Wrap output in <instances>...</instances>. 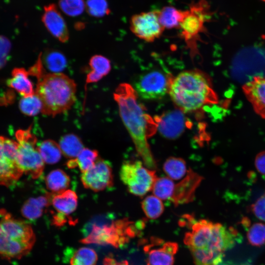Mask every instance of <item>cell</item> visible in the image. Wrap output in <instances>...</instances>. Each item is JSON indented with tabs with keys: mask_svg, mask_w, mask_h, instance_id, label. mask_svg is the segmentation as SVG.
<instances>
[{
	"mask_svg": "<svg viewBox=\"0 0 265 265\" xmlns=\"http://www.w3.org/2000/svg\"><path fill=\"white\" fill-rule=\"evenodd\" d=\"M138 95L130 84H119L113 93L121 119L129 132L139 156L145 166L155 170L156 162L147 139L157 131V125L138 100Z\"/></svg>",
	"mask_w": 265,
	"mask_h": 265,
	"instance_id": "obj_1",
	"label": "cell"
},
{
	"mask_svg": "<svg viewBox=\"0 0 265 265\" xmlns=\"http://www.w3.org/2000/svg\"><path fill=\"white\" fill-rule=\"evenodd\" d=\"M188 218L191 230L185 234L184 242L190 251L194 265H219L225 252L237 241V231L207 219Z\"/></svg>",
	"mask_w": 265,
	"mask_h": 265,
	"instance_id": "obj_2",
	"label": "cell"
},
{
	"mask_svg": "<svg viewBox=\"0 0 265 265\" xmlns=\"http://www.w3.org/2000/svg\"><path fill=\"white\" fill-rule=\"evenodd\" d=\"M172 100L183 112H193L218 103L216 94L202 73L186 71L173 78L169 92Z\"/></svg>",
	"mask_w": 265,
	"mask_h": 265,
	"instance_id": "obj_3",
	"label": "cell"
},
{
	"mask_svg": "<svg viewBox=\"0 0 265 265\" xmlns=\"http://www.w3.org/2000/svg\"><path fill=\"white\" fill-rule=\"evenodd\" d=\"M35 90L42 103L41 112L53 117L69 110L76 100L74 80L60 73H47L39 76Z\"/></svg>",
	"mask_w": 265,
	"mask_h": 265,
	"instance_id": "obj_4",
	"label": "cell"
},
{
	"mask_svg": "<svg viewBox=\"0 0 265 265\" xmlns=\"http://www.w3.org/2000/svg\"><path fill=\"white\" fill-rule=\"evenodd\" d=\"M36 240L31 226L24 220L15 218L9 213L0 219V257L20 259L28 254Z\"/></svg>",
	"mask_w": 265,
	"mask_h": 265,
	"instance_id": "obj_5",
	"label": "cell"
},
{
	"mask_svg": "<svg viewBox=\"0 0 265 265\" xmlns=\"http://www.w3.org/2000/svg\"><path fill=\"white\" fill-rule=\"evenodd\" d=\"M137 234L133 222L127 218L116 220L109 225H94L85 238L80 240L83 244L110 245L118 248L127 243Z\"/></svg>",
	"mask_w": 265,
	"mask_h": 265,
	"instance_id": "obj_6",
	"label": "cell"
},
{
	"mask_svg": "<svg viewBox=\"0 0 265 265\" xmlns=\"http://www.w3.org/2000/svg\"><path fill=\"white\" fill-rule=\"evenodd\" d=\"M17 142V160L24 173L33 179L38 178L43 173L44 162L37 145V139L30 128L19 130L16 132Z\"/></svg>",
	"mask_w": 265,
	"mask_h": 265,
	"instance_id": "obj_7",
	"label": "cell"
},
{
	"mask_svg": "<svg viewBox=\"0 0 265 265\" xmlns=\"http://www.w3.org/2000/svg\"><path fill=\"white\" fill-rule=\"evenodd\" d=\"M141 161H127L122 165L120 177L129 192L142 196L152 190L157 179L155 170L143 166Z\"/></svg>",
	"mask_w": 265,
	"mask_h": 265,
	"instance_id": "obj_8",
	"label": "cell"
},
{
	"mask_svg": "<svg viewBox=\"0 0 265 265\" xmlns=\"http://www.w3.org/2000/svg\"><path fill=\"white\" fill-rule=\"evenodd\" d=\"M17 160V142L0 136V185L13 186L23 174Z\"/></svg>",
	"mask_w": 265,
	"mask_h": 265,
	"instance_id": "obj_9",
	"label": "cell"
},
{
	"mask_svg": "<svg viewBox=\"0 0 265 265\" xmlns=\"http://www.w3.org/2000/svg\"><path fill=\"white\" fill-rule=\"evenodd\" d=\"M171 75L159 70H152L141 74L134 84L138 96L145 100L162 98L169 92L173 79Z\"/></svg>",
	"mask_w": 265,
	"mask_h": 265,
	"instance_id": "obj_10",
	"label": "cell"
},
{
	"mask_svg": "<svg viewBox=\"0 0 265 265\" xmlns=\"http://www.w3.org/2000/svg\"><path fill=\"white\" fill-rule=\"evenodd\" d=\"M130 24L132 32L146 42L154 41L164 30L159 20V10L134 14L131 17Z\"/></svg>",
	"mask_w": 265,
	"mask_h": 265,
	"instance_id": "obj_11",
	"label": "cell"
},
{
	"mask_svg": "<svg viewBox=\"0 0 265 265\" xmlns=\"http://www.w3.org/2000/svg\"><path fill=\"white\" fill-rule=\"evenodd\" d=\"M209 6L206 0H199L192 4L180 24L183 36L186 40L197 37L203 31L204 23L210 17Z\"/></svg>",
	"mask_w": 265,
	"mask_h": 265,
	"instance_id": "obj_12",
	"label": "cell"
},
{
	"mask_svg": "<svg viewBox=\"0 0 265 265\" xmlns=\"http://www.w3.org/2000/svg\"><path fill=\"white\" fill-rule=\"evenodd\" d=\"M178 249L176 242H164L160 238L152 237L143 247L146 265H174Z\"/></svg>",
	"mask_w": 265,
	"mask_h": 265,
	"instance_id": "obj_13",
	"label": "cell"
},
{
	"mask_svg": "<svg viewBox=\"0 0 265 265\" xmlns=\"http://www.w3.org/2000/svg\"><path fill=\"white\" fill-rule=\"evenodd\" d=\"M80 180L85 188L96 192L111 187L113 178L111 165L98 158L90 169L81 173Z\"/></svg>",
	"mask_w": 265,
	"mask_h": 265,
	"instance_id": "obj_14",
	"label": "cell"
},
{
	"mask_svg": "<svg viewBox=\"0 0 265 265\" xmlns=\"http://www.w3.org/2000/svg\"><path fill=\"white\" fill-rule=\"evenodd\" d=\"M154 120L157 125V130L163 136L170 139L178 138L189 124L183 111L180 109L167 111L156 116Z\"/></svg>",
	"mask_w": 265,
	"mask_h": 265,
	"instance_id": "obj_15",
	"label": "cell"
},
{
	"mask_svg": "<svg viewBox=\"0 0 265 265\" xmlns=\"http://www.w3.org/2000/svg\"><path fill=\"white\" fill-rule=\"evenodd\" d=\"M51 204L57 213L53 216V223L56 226H61L67 221L66 217L76 211L78 196L75 191L70 189L52 193Z\"/></svg>",
	"mask_w": 265,
	"mask_h": 265,
	"instance_id": "obj_16",
	"label": "cell"
},
{
	"mask_svg": "<svg viewBox=\"0 0 265 265\" xmlns=\"http://www.w3.org/2000/svg\"><path fill=\"white\" fill-rule=\"evenodd\" d=\"M42 21L54 37L62 43L68 40L69 34L66 23L54 4L51 3L44 7Z\"/></svg>",
	"mask_w": 265,
	"mask_h": 265,
	"instance_id": "obj_17",
	"label": "cell"
},
{
	"mask_svg": "<svg viewBox=\"0 0 265 265\" xmlns=\"http://www.w3.org/2000/svg\"><path fill=\"white\" fill-rule=\"evenodd\" d=\"M242 90L255 112L265 119V77H254L242 86Z\"/></svg>",
	"mask_w": 265,
	"mask_h": 265,
	"instance_id": "obj_18",
	"label": "cell"
},
{
	"mask_svg": "<svg viewBox=\"0 0 265 265\" xmlns=\"http://www.w3.org/2000/svg\"><path fill=\"white\" fill-rule=\"evenodd\" d=\"M201 180L202 178L199 175L189 170L187 176L175 185L170 200L176 205L190 202L193 198L195 189Z\"/></svg>",
	"mask_w": 265,
	"mask_h": 265,
	"instance_id": "obj_19",
	"label": "cell"
},
{
	"mask_svg": "<svg viewBox=\"0 0 265 265\" xmlns=\"http://www.w3.org/2000/svg\"><path fill=\"white\" fill-rule=\"evenodd\" d=\"M28 75V71L23 68H14L12 72V78L7 82V85L23 97L33 95L35 94V90Z\"/></svg>",
	"mask_w": 265,
	"mask_h": 265,
	"instance_id": "obj_20",
	"label": "cell"
},
{
	"mask_svg": "<svg viewBox=\"0 0 265 265\" xmlns=\"http://www.w3.org/2000/svg\"><path fill=\"white\" fill-rule=\"evenodd\" d=\"M52 194L48 193L28 199L23 205L21 213L24 217L29 220H35L43 214L45 208L51 204Z\"/></svg>",
	"mask_w": 265,
	"mask_h": 265,
	"instance_id": "obj_21",
	"label": "cell"
},
{
	"mask_svg": "<svg viewBox=\"0 0 265 265\" xmlns=\"http://www.w3.org/2000/svg\"><path fill=\"white\" fill-rule=\"evenodd\" d=\"M91 71L87 75L86 85L97 82L110 72L111 67L109 60L101 55H95L89 60Z\"/></svg>",
	"mask_w": 265,
	"mask_h": 265,
	"instance_id": "obj_22",
	"label": "cell"
},
{
	"mask_svg": "<svg viewBox=\"0 0 265 265\" xmlns=\"http://www.w3.org/2000/svg\"><path fill=\"white\" fill-rule=\"evenodd\" d=\"M186 13V10H182L172 6H165L159 10V20L164 29L180 28Z\"/></svg>",
	"mask_w": 265,
	"mask_h": 265,
	"instance_id": "obj_23",
	"label": "cell"
},
{
	"mask_svg": "<svg viewBox=\"0 0 265 265\" xmlns=\"http://www.w3.org/2000/svg\"><path fill=\"white\" fill-rule=\"evenodd\" d=\"M45 183L49 190L53 193H57L67 189L70 178L62 170L57 169L52 170L47 175Z\"/></svg>",
	"mask_w": 265,
	"mask_h": 265,
	"instance_id": "obj_24",
	"label": "cell"
},
{
	"mask_svg": "<svg viewBox=\"0 0 265 265\" xmlns=\"http://www.w3.org/2000/svg\"><path fill=\"white\" fill-rule=\"evenodd\" d=\"M59 145L62 154L71 159L76 158L84 148L80 139L72 133L63 136L59 140Z\"/></svg>",
	"mask_w": 265,
	"mask_h": 265,
	"instance_id": "obj_25",
	"label": "cell"
},
{
	"mask_svg": "<svg viewBox=\"0 0 265 265\" xmlns=\"http://www.w3.org/2000/svg\"><path fill=\"white\" fill-rule=\"evenodd\" d=\"M98 158L96 150L84 148L76 158L68 162L67 166L69 168L78 167L82 173L90 169Z\"/></svg>",
	"mask_w": 265,
	"mask_h": 265,
	"instance_id": "obj_26",
	"label": "cell"
},
{
	"mask_svg": "<svg viewBox=\"0 0 265 265\" xmlns=\"http://www.w3.org/2000/svg\"><path fill=\"white\" fill-rule=\"evenodd\" d=\"M38 148L44 163L54 164L61 159L62 154L59 144L53 140L43 141L38 146Z\"/></svg>",
	"mask_w": 265,
	"mask_h": 265,
	"instance_id": "obj_27",
	"label": "cell"
},
{
	"mask_svg": "<svg viewBox=\"0 0 265 265\" xmlns=\"http://www.w3.org/2000/svg\"><path fill=\"white\" fill-rule=\"evenodd\" d=\"M46 67L53 73H60L67 66V60L64 55L57 50H49L43 57Z\"/></svg>",
	"mask_w": 265,
	"mask_h": 265,
	"instance_id": "obj_28",
	"label": "cell"
},
{
	"mask_svg": "<svg viewBox=\"0 0 265 265\" xmlns=\"http://www.w3.org/2000/svg\"><path fill=\"white\" fill-rule=\"evenodd\" d=\"M163 169L168 177L175 180L182 178L187 172L185 161L176 157L168 158L163 164Z\"/></svg>",
	"mask_w": 265,
	"mask_h": 265,
	"instance_id": "obj_29",
	"label": "cell"
},
{
	"mask_svg": "<svg viewBox=\"0 0 265 265\" xmlns=\"http://www.w3.org/2000/svg\"><path fill=\"white\" fill-rule=\"evenodd\" d=\"M98 255L92 248L82 247L77 250L70 259V265H96Z\"/></svg>",
	"mask_w": 265,
	"mask_h": 265,
	"instance_id": "obj_30",
	"label": "cell"
},
{
	"mask_svg": "<svg viewBox=\"0 0 265 265\" xmlns=\"http://www.w3.org/2000/svg\"><path fill=\"white\" fill-rule=\"evenodd\" d=\"M175 185L169 177H161L156 179L152 190L155 196L160 200L171 199Z\"/></svg>",
	"mask_w": 265,
	"mask_h": 265,
	"instance_id": "obj_31",
	"label": "cell"
},
{
	"mask_svg": "<svg viewBox=\"0 0 265 265\" xmlns=\"http://www.w3.org/2000/svg\"><path fill=\"white\" fill-rule=\"evenodd\" d=\"M141 207L147 217L152 219L159 218L164 211L161 200L155 195L146 197L141 203Z\"/></svg>",
	"mask_w": 265,
	"mask_h": 265,
	"instance_id": "obj_32",
	"label": "cell"
},
{
	"mask_svg": "<svg viewBox=\"0 0 265 265\" xmlns=\"http://www.w3.org/2000/svg\"><path fill=\"white\" fill-rule=\"evenodd\" d=\"M22 113L27 116H35L42 111V103L39 97L35 94L21 99L19 105Z\"/></svg>",
	"mask_w": 265,
	"mask_h": 265,
	"instance_id": "obj_33",
	"label": "cell"
},
{
	"mask_svg": "<svg viewBox=\"0 0 265 265\" xmlns=\"http://www.w3.org/2000/svg\"><path fill=\"white\" fill-rule=\"evenodd\" d=\"M247 238L252 246L259 247L265 244V224L256 222L249 226Z\"/></svg>",
	"mask_w": 265,
	"mask_h": 265,
	"instance_id": "obj_34",
	"label": "cell"
},
{
	"mask_svg": "<svg viewBox=\"0 0 265 265\" xmlns=\"http://www.w3.org/2000/svg\"><path fill=\"white\" fill-rule=\"evenodd\" d=\"M85 9L88 14L95 18H101L110 13L106 0H86Z\"/></svg>",
	"mask_w": 265,
	"mask_h": 265,
	"instance_id": "obj_35",
	"label": "cell"
},
{
	"mask_svg": "<svg viewBox=\"0 0 265 265\" xmlns=\"http://www.w3.org/2000/svg\"><path fill=\"white\" fill-rule=\"evenodd\" d=\"M58 5L61 10L70 17L81 14L85 10L84 0H59Z\"/></svg>",
	"mask_w": 265,
	"mask_h": 265,
	"instance_id": "obj_36",
	"label": "cell"
},
{
	"mask_svg": "<svg viewBox=\"0 0 265 265\" xmlns=\"http://www.w3.org/2000/svg\"><path fill=\"white\" fill-rule=\"evenodd\" d=\"M254 215L259 220L265 222V191L250 207Z\"/></svg>",
	"mask_w": 265,
	"mask_h": 265,
	"instance_id": "obj_37",
	"label": "cell"
},
{
	"mask_svg": "<svg viewBox=\"0 0 265 265\" xmlns=\"http://www.w3.org/2000/svg\"><path fill=\"white\" fill-rule=\"evenodd\" d=\"M11 46L10 41L7 38L0 36V69L6 63Z\"/></svg>",
	"mask_w": 265,
	"mask_h": 265,
	"instance_id": "obj_38",
	"label": "cell"
},
{
	"mask_svg": "<svg viewBox=\"0 0 265 265\" xmlns=\"http://www.w3.org/2000/svg\"><path fill=\"white\" fill-rule=\"evenodd\" d=\"M254 163L257 171L265 175V151L260 152L256 155Z\"/></svg>",
	"mask_w": 265,
	"mask_h": 265,
	"instance_id": "obj_39",
	"label": "cell"
},
{
	"mask_svg": "<svg viewBox=\"0 0 265 265\" xmlns=\"http://www.w3.org/2000/svg\"><path fill=\"white\" fill-rule=\"evenodd\" d=\"M104 265H131L126 260L117 262L114 259L109 257L104 259Z\"/></svg>",
	"mask_w": 265,
	"mask_h": 265,
	"instance_id": "obj_40",
	"label": "cell"
},
{
	"mask_svg": "<svg viewBox=\"0 0 265 265\" xmlns=\"http://www.w3.org/2000/svg\"><path fill=\"white\" fill-rule=\"evenodd\" d=\"M263 0V1H265V0Z\"/></svg>",
	"mask_w": 265,
	"mask_h": 265,
	"instance_id": "obj_41",
	"label": "cell"
}]
</instances>
